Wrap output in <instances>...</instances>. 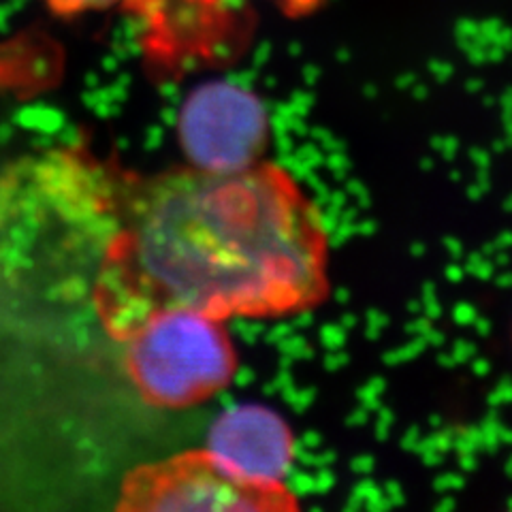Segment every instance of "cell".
<instances>
[{"label":"cell","mask_w":512,"mask_h":512,"mask_svg":"<svg viewBox=\"0 0 512 512\" xmlns=\"http://www.w3.org/2000/svg\"><path fill=\"white\" fill-rule=\"evenodd\" d=\"M86 301L124 344L163 312L278 320L331 295V237L291 171L256 163L137 175L109 167L84 216Z\"/></svg>","instance_id":"1"},{"label":"cell","mask_w":512,"mask_h":512,"mask_svg":"<svg viewBox=\"0 0 512 512\" xmlns=\"http://www.w3.org/2000/svg\"><path fill=\"white\" fill-rule=\"evenodd\" d=\"M122 370L143 404L186 410L229 389L239 357L224 320L173 310L154 316L122 344Z\"/></svg>","instance_id":"2"},{"label":"cell","mask_w":512,"mask_h":512,"mask_svg":"<svg viewBox=\"0 0 512 512\" xmlns=\"http://www.w3.org/2000/svg\"><path fill=\"white\" fill-rule=\"evenodd\" d=\"M111 512H303L286 480H254L207 448H190L126 472Z\"/></svg>","instance_id":"3"},{"label":"cell","mask_w":512,"mask_h":512,"mask_svg":"<svg viewBox=\"0 0 512 512\" xmlns=\"http://www.w3.org/2000/svg\"><path fill=\"white\" fill-rule=\"evenodd\" d=\"M178 139L190 167L214 173L248 169L261 163L269 143L265 105L239 84L199 86L180 109Z\"/></svg>","instance_id":"4"},{"label":"cell","mask_w":512,"mask_h":512,"mask_svg":"<svg viewBox=\"0 0 512 512\" xmlns=\"http://www.w3.org/2000/svg\"><path fill=\"white\" fill-rule=\"evenodd\" d=\"M205 448L224 466L254 480H284L295 461V434L263 404H239L212 423Z\"/></svg>","instance_id":"5"},{"label":"cell","mask_w":512,"mask_h":512,"mask_svg":"<svg viewBox=\"0 0 512 512\" xmlns=\"http://www.w3.org/2000/svg\"><path fill=\"white\" fill-rule=\"evenodd\" d=\"M58 15H79L86 11H101L111 5H116L118 0H43Z\"/></svg>","instance_id":"6"},{"label":"cell","mask_w":512,"mask_h":512,"mask_svg":"<svg viewBox=\"0 0 512 512\" xmlns=\"http://www.w3.org/2000/svg\"><path fill=\"white\" fill-rule=\"evenodd\" d=\"M274 3H278L288 11H306V9H312L318 0H274Z\"/></svg>","instance_id":"7"}]
</instances>
